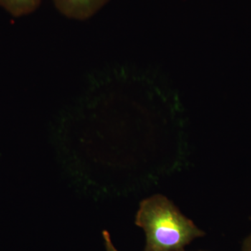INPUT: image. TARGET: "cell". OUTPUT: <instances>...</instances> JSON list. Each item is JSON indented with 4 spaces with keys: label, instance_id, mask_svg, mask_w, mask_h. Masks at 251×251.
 <instances>
[{
    "label": "cell",
    "instance_id": "1",
    "mask_svg": "<svg viewBox=\"0 0 251 251\" xmlns=\"http://www.w3.org/2000/svg\"><path fill=\"white\" fill-rule=\"evenodd\" d=\"M135 224L144 229L146 235L144 251L181 250L195 239L204 235L193 221L161 195H154L140 202Z\"/></svg>",
    "mask_w": 251,
    "mask_h": 251
},
{
    "label": "cell",
    "instance_id": "2",
    "mask_svg": "<svg viewBox=\"0 0 251 251\" xmlns=\"http://www.w3.org/2000/svg\"><path fill=\"white\" fill-rule=\"evenodd\" d=\"M109 0H52L56 9L70 19L85 21L98 13Z\"/></svg>",
    "mask_w": 251,
    "mask_h": 251
},
{
    "label": "cell",
    "instance_id": "3",
    "mask_svg": "<svg viewBox=\"0 0 251 251\" xmlns=\"http://www.w3.org/2000/svg\"><path fill=\"white\" fill-rule=\"evenodd\" d=\"M42 0H0V6L14 17L27 16L38 9Z\"/></svg>",
    "mask_w": 251,
    "mask_h": 251
},
{
    "label": "cell",
    "instance_id": "4",
    "mask_svg": "<svg viewBox=\"0 0 251 251\" xmlns=\"http://www.w3.org/2000/svg\"><path fill=\"white\" fill-rule=\"evenodd\" d=\"M103 237L104 239V243H105V249L107 251H118L117 250L116 248L114 247L110 238V234L107 231H103Z\"/></svg>",
    "mask_w": 251,
    "mask_h": 251
},
{
    "label": "cell",
    "instance_id": "5",
    "mask_svg": "<svg viewBox=\"0 0 251 251\" xmlns=\"http://www.w3.org/2000/svg\"><path fill=\"white\" fill-rule=\"evenodd\" d=\"M242 251H251V234L243 242Z\"/></svg>",
    "mask_w": 251,
    "mask_h": 251
},
{
    "label": "cell",
    "instance_id": "6",
    "mask_svg": "<svg viewBox=\"0 0 251 251\" xmlns=\"http://www.w3.org/2000/svg\"><path fill=\"white\" fill-rule=\"evenodd\" d=\"M185 251L184 249H181V250H178V251Z\"/></svg>",
    "mask_w": 251,
    "mask_h": 251
}]
</instances>
